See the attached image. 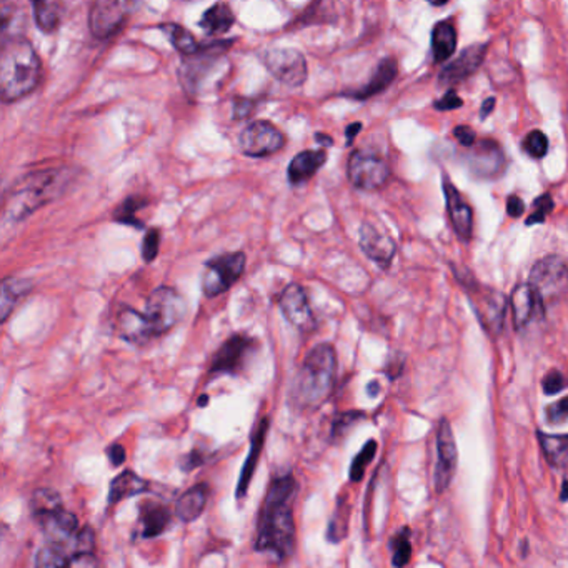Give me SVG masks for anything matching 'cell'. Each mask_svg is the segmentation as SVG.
Wrapping results in <instances>:
<instances>
[{"mask_svg":"<svg viewBox=\"0 0 568 568\" xmlns=\"http://www.w3.org/2000/svg\"><path fill=\"white\" fill-rule=\"evenodd\" d=\"M297 480L292 474L275 478L267 491L258 515L256 550L282 562L292 556L296 547L294 500Z\"/></svg>","mask_w":568,"mask_h":568,"instance_id":"obj_1","label":"cell"},{"mask_svg":"<svg viewBox=\"0 0 568 568\" xmlns=\"http://www.w3.org/2000/svg\"><path fill=\"white\" fill-rule=\"evenodd\" d=\"M337 355L330 344L309 350L292 384L290 399L297 410L312 412L329 401L336 385Z\"/></svg>","mask_w":568,"mask_h":568,"instance_id":"obj_2","label":"cell"},{"mask_svg":"<svg viewBox=\"0 0 568 568\" xmlns=\"http://www.w3.org/2000/svg\"><path fill=\"white\" fill-rule=\"evenodd\" d=\"M74 179L69 167L49 168L28 174L13 183L4 202V217L11 222H20L32 215L40 207L53 202L64 194Z\"/></svg>","mask_w":568,"mask_h":568,"instance_id":"obj_3","label":"cell"},{"mask_svg":"<svg viewBox=\"0 0 568 568\" xmlns=\"http://www.w3.org/2000/svg\"><path fill=\"white\" fill-rule=\"evenodd\" d=\"M39 55L26 37H12L0 44V95L4 102H15L34 91L40 82Z\"/></svg>","mask_w":568,"mask_h":568,"instance_id":"obj_4","label":"cell"},{"mask_svg":"<svg viewBox=\"0 0 568 568\" xmlns=\"http://www.w3.org/2000/svg\"><path fill=\"white\" fill-rule=\"evenodd\" d=\"M36 568H102L95 556V533L82 527L67 543H45L36 556Z\"/></svg>","mask_w":568,"mask_h":568,"instance_id":"obj_5","label":"cell"},{"mask_svg":"<svg viewBox=\"0 0 568 568\" xmlns=\"http://www.w3.org/2000/svg\"><path fill=\"white\" fill-rule=\"evenodd\" d=\"M231 45L232 42L214 40L202 44L200 51L194 55L183 57L179 67V82L187 95H200V92L210 82L208 78L212 76L215 77V74L222 69L220 65L225 62V53Z\"/></svg>","mask_w":568,"mask_h":568,"instance_id":"obj_6","label":"cell"},{"mask_svg":"<svg viewBox=\"0 0 568 568\" xmlns=\"http://www.w3.org/2000/svg\"><path fill=\"white\" fill-rule=\"evenodd\" d=\"M545 309L547 304L562 297L568 290L567 262L558 256L540 258L527 280Z\"/></svg>","mask_w":568,"mask_h":568,"instance_id":"obj_7","label":"cell"},{"mask_svg":"<svg viewBox=\"0 0 568 568\" xmlns=\"http://www.w3.org/2000/svg\"><path fill=\"white\" fill-rule=\"evenodd\" d=\"M187 312V304L181 294L172 287H158L147 298L145 317L152 327L155 337L167 334L172 327L181 322Z\"/></svg>","mask_w":568,"mask_h":568,"instance_id":"obj_8","label":"cell"},{"mask_svg":"<svg viewBox=\"0 0 568 568\" xmlns=\"http://www.w3.org/2000/svg\"><path fill=\"white\" fill-rule=\"evenodd\" d=\"M247 257L244 252L220 254L206 264L202 273V290L206 297H219L227 292L246 272Z\"/></svg>","mask_w":568,"mask_h":568,"instance_id":"obj_9","label":"cell"},{"mask_svg":"<svg viewBox=\"0 0 568 568\" xmlns=\"http://www.w3.org/2000/svg\"><path fill=\"white\" fill-rule=\"evenodd\" d=\"M260 61L272 77L277 78L287 87H302L309 77V67L305 57L288 47H275L260 55Z\"/></svg>","mask_w":568,"mask_h":568,"instance_id":"obj_10","label":"cell"},{"mask_svg":"<svg viewBox=\"0 0 568 568\" xmlns=\"http://www.w3.org/2000/svg\"><path fill=\"white\" fill-rule=\"evenodd\" d=\"M347 175L350 183L361 191H378L390 179V167L382 155L361 149L350 155Z\"/></svg>","mask_w":568,"mask_h":568,"instance_id":"obj_11","label":"cell"},{"mask_svg":"<svg viewBox=\"0 0 568 568\" xmlns=\"http://www.w3.org/2000/svg\"><path fill=\"white\" fill-rule=\"evenodd\" d=\"M284 132L277 129L269 120L250 122L239 137V147L242 154L254 158L277 154L284 149Z\"/></svg>","mask_w":568,"mask_h":568,"instance_id":"obj_12","label":"cell"},{"mask_svg":"<svg viewBox=\"0 0 568 568\" xmlns=\"http://www.w3.org/2000/svg\"><path fill=\"white\" fill-rule=\"evenodd\" d=\"M256 338L246 334H235L227 338L210 363V375H239L247 367L254 350Z\"/></svg>","mask_w":568,"mask_h":568,"instance_id":"obj_13","label":"cell"},{"mask_svg":"<svg viewBox=\"0 0 568 568\" xmlns=\"http://www.w3.org/2000/svg\"><path fill=\"white\" fill-rule=\"evenodd\" d=\"M468 292L482 327L491 334H499L504 327L505 310L508 304L504 294L489 287H482L475 280L468 284Z\"/></svg>","mask_w":568,"mask_h":568,"instance_id":"obj_14","label":"cell"},{"mask_svg":"<svg viewBox=\"0 0 568 568\" xmlns=\"http://www.w3.org/2000/svg\"><path fill=\"white\" fill-rule=\"evenodd\" d=\"M134 9L132 2L124 0H97L89 13V28L95 39H109L126 24Z\"/></svg>","mask_w":568,"mask_h":568,"instance_id":"obj_15","label":"cell"},{"mask_svg":"<svg viewBox=\"0 0 568 568\" xmlns=\"http://www.w3.org/2000/svg\"><path fill=\"white\" fill-rule=\"evenodd\" d=\"M279 307L287 322L302 332H310L317 323L310 307L309 296L305 288L297 282L287 285L280 292Z\"/></svg>","mask_w":568,"mask_h":568,"instance_id":"obj_16","label":"cell"},{"mask_svg":"<svg viewBox=\"0 0 568 568\" xmlns=\"http://www.w3.org/2000/svg\"><path fill=\"white\" fill-rule=\"evenodd\" d=\"M457 468V445L452 426L447 418L440 420L437 428V464H435V489L443 491L452 482Z\"/></svg>","mask_w":568,"mask_h":568,"instance_id":"obj_17","label":"cell"},{"mask_svg":"<svg viewBox=\"0 0 568 568\" xmlns=\"http://www.w3.org/2000/svg\"><path fill=\"white\" fill-rule=\"evenodd\" d=\"M487 53V44H474L460 52L457 59H453L450 64L440 72V84L443 85H455L458 82H464L465 78L475 74L478 67L483 62Z\"/></svg>","mask_w":568,"mask_h":568,"instance_id":"obj_18","label":"cell"},{"mask_svg":"<svg viewBox=\"0 0 568 568\" xmlns=\"http://www.w3.org/2000/svg\"><path fill=\"white\" fill-rule=\"evenodd\" d=\"M359 246L361 252L374 260L377 265L382 269H387L395 257V242L388 237L387 233L380 232L377 227L370 223H363L361 227V237H359Z\"/></svg>","mask_w":568,"mask_h":568,"instance_id":"obj_19","label":"cell"},{"mask_svg":"<svg viewBox=\"0 0 568 568\" xmlns=\"http://www.w3.org/2000/svg\"><path fill=\"white\" fill-rule=\"evenodd\" d=\"M117 332L126 342L145 345L154 336L145 313L124 305L117 313Z\"/></svg>","mask_w":568,"mask_h":568,"instance_id":"obj_20","label":"cell"},{"mask_svg":"<svg viewBox=\"0 0 568 568\" xmlns=\"http://www.w3.org/2000/svg\"><path fill=\"white\" fill-rule=\"evenodd\" d=\"M443 194L447 202V210L452 220L453 229L457 235L464 240H470L472 225H474V212L464 200V197L455 189L452 182L443 177Z\"/></svg>","mask_w":568,"mask_h":568,"instance_id":"obj_21","label":"cell"},{"mask_svg":"<svg viewBox=\"0 0 568 568\" xmlns=\"http://www.w3.org/2000/svg\"><path fill=\"white\" fill-rule=\"evenodd\" d=\"M510 307L514 315V325L518 330L525 329L537 312H543V305L529 282H522L512 290Z\"/></svg>","mask_w":568,"mask_h":568,"instance_id":"obj_22","label":"cell"},{"mask_svg":"<svg viewBox=\"0 0 568 568\" xmlns=\"http://www.w3.org/2000/svg\"><path fill=\"white\" fill-rule=\"evenodd\" d=\"M269 426H271V420L269 418H262L258 422L256 430L252 432V440H250V450L247 455L246 464L244 468L240 472V478H239V483H237V499H244L246 497L247 491L250 487V480L254 477V472L257 468L258 458H260V453L264 450V443L267 439V432H269Z\"/></svg>","mask_w":568,"mask_h":568,"instance_id":"obj_23","label":"cell"},{"mask_svg":"<svg viewBox=\"0 0 568 568\" xmlns=\"http://www.w3.org/2000/svg\"><path fill=\"white\" fill-rule=\"evenodd\" d=\"M325 162H327V152L325 150H304V152H300L290 160L288 168H287L288 183L294 185V187L305 183L319 172V168L323 167Z\"/></svg>","mask_w":568,"mask_h":568,"instance_id":"obj_24","label":"cell"},{"mask_svg":"<svg viewBox=\"0 0 568 568\" xmlns=\"http://www.w3.org/2000/svg\"><path fill=\"white\" fill-rule=\"evenodd\" d=\"M397 72H399L397 61L392 59V57H387V59H384L380 64L377 65L374 76L370 77L369 84H365L361 89L349 92V93H345V95L352 97V99H357V101L370 99V97H374L377 93L385 91L388 85L397 77Z\"/></svg>","mask_w":568,"mask_h":568,"instance_id":"obj_25","label":"cell"},{"mask_svg":"<svg viewBox=\"0 0 568 568\" xmlns=\"http://www.w3.org/2000/svg\"><path fill=\"white\" fill-rule=\"evenodd\" d=\"M208 493L210 491H208L207 483H199L185 493H182L181 499L175 504V515L179 516L185 523L197 520L206 510Z\"/></svg>","mask_w":568,"mask_h":568,"instance_id":"obj_26","label":"cell"},{"mask_svg":"<svg viewBox=\"0 0 568 568\" xmlns=\"http://www.w3.org/2000/svg\"><path fill=\"white\" fill-rule=\"evenodd\" d=\"M147 491H149V483L142 477H139L132 470H126L110 482L107 500L109 505H116L130 497L142 495Z\"/></svg>","mask_w":568,"mask_h":568,"instance_id":"obj_27","label":"cell"},{"mask_svg":"<svg viewBox=\"0 0 568 568\" xmlns=\"http://www.w3.org/2000/svg\"><path fill=\"white\" fill-rule=\"evenodd\" d=\"M172 514L166 505L149 502L141 507V527L143 539H155L167 530Z\"/></svg>","mask_w":568,"mask_h":568,"instance_id":"obj_28","label":"cell"},{"mask_svg":"<svg viewBox=\"0 0 568 568\" xmlns=\"http://www.w3.org/2000/svg\"><path fill=\"white\" fill-rule=\"evenodd\" d=\"M233 24H235V15L231 5L225 2H217L212 7H208L202 15V19L199 20V26L202 27L207 36H222L229 32Z\"/></svg>","mask_w":568,"mask_h":568,"instance_id":"obj_29","label":"cell"},{"mask_svg":"<svg viewBox=\"0 0 568 568\" xmlns=\"http://www.w3.org/2000/svg\"><path fill=\"white\" fill-rule=\"evenodd\" d=\"M32 11L40 30L45 34H52L62 24L65 4L57 0H39L32 4Z\"/></svg>","mask_w":568,"mask_h":568,"instance_id":"obj_30","label":"cell"},{"mask_svg":"<svg viewBox=\"0 0 568 568\" xmlns=\"http://www.w3.org/2000/svg\"><path fill=\"white\" fill-rule=\"evenodd\" d=\"M32 290V284L24 279H5L2 282V298H0V321L5 322L12 313L17 304L26 298Z\"/></svg>","mask_w":568,"mask_h":568,"instance_id":"obj_31","label":"cell"},{"mask_svg":"<svg viewBox=\"0 0 568 568\" xmlns=\"http://www.w3.org/2000/svg\"><path fill=\"white\" fill-rule=\"evenodd\" d=\"M457 49V32L455 27L449 22H439L432 30V52L434 62L442 64L452 57Z\"/></svg>","mask_w":568,"mask_h":568,"instance_id":"obj_32","label":"cell"},{"mask_svg":"<svg viewBox=\"0 0 568 568\" xmlns=\"http://www.w3.org/2000/svg\"><path fill=\"white\" fill-rule=\"evenodd\" d=\"M477 152L475 157H472V168L474 172L477 174H483V175H491L499 172L500 164L504 162V155H502V149L491 141H482L478 142Z\"/></svg>","mask_w":568,"mask_h":568,"instance_id":"obj_33","label":"cell"},{"mask_svg":"<svg viewBox=\"0 0 568 568\" xmlns=\"http://www.w3.org/2000/svg\"><path fill=\"white\" fill-rule=\"evenodd\" d=\"M545 458L556 468L568 467V435H548L539 432Z\"/></svg>","mask_w":568,"mask_h":568,"instance_id":"obj_34","label":"cell"},{"mask_svg":"<svg viewBox=\"0 0 568 568\" xmlns=\"http://www.w3.org/2000/svg\"><path fill=\"white\" fill-rule=\"evenodd\" d=\"M158 28L166 34V37L170 40L172 47H174L175 51L181 52L183 57L194 55V53L200 51V47H202V44H199V42L195 40L194 36H192L187 28L179 26V24L168 22V24H160Z\"/></svg>","mask_w":568,"mask_h":568,"instance_id":"obj_35","label":"cell"},{"mask_svg":"<svg viewBox=\"0 0 568 568\" xmlns=\"http://www.w3.org/2000/svg\"><path fill=\"white\" fill-rule=\"evenodd\" d=\"M149 204L147 199L139 197V195H132L127 197L120 206L117 207L114 212V220L120 222L124 225H130L135 229H143V223L137 219V212Z\"/></svg>","mask_w":568,"mask_h":568,"instance_id":"obj_36","label":"cell"},{"mask_svg":"<svg viewBox=\"0 0 568 568\" xmlns=\"http://www.w3.org/2000/svg\"><path fill=\"white\" fill-rule=\"evenodd\" d=\"M375 453H377V442L375 440H369L361 452L355 455V458L352 460L350 465V480L352 482H361L365 474V468L367 465L370 464L374 460Z\"/></svg>","mask_w":568,"mask_h":568,"instance_id":"obj_37","label":"cell"},{"mask_svg":"<svg viewBox=\"0 0 568 568\" xmlns=\"http://www.w3.org/2000/svg\"><path fill=\"white\" fill-rule=\"evenodd\" d=\"M392 548H394V556H392L394 567H405L412 558V545L407 537V531H402L401 535L392 539Z\"/></svg>","mask_w":568,"mask_h":568,"instance_id":"obj_38","label":"cell"},{"mask_svg":"<svg viewBox=\"0 0 568 568\" xmlns=\"http://www.w3.org/2000/svg\"><path fill=\"white\" fill-rule=\"evenodd\" d=\"M523 147L530 157L542 158L548 152V139L542 130H531L523 142Z\"/></svg>","mask_w":568,"mask_h":568,"instance_id":"obj_39","label":"cell"},{"mask_svg":"<svg viewBox=\"0 0 568 568\" xmlns=\"http://www.w3.org/2000/svg\"><path fill=\"white\" fill-rule=\"evenodd\" d=\"M158 247H160V232L158 229H150L145 233L142 242L143 262L150 264L158 256Z\"/></svg>","mask_w":568,"mask_h":568,"instance_id":"obj_40","label":"cell"},{"mask_svg":"<svg viewBox=\"0 0 568 568\" xmlns=\"http://www.w3.org/2000/svg\"><path fill=\"white\" fill-rule=\"evenodd\" d=\"M361 417V413L359 412L342 413V415H338L336 420H334V424H332V435H334L336 439L337 437L345 435V432H347L353 424H357Z\"/></svg>","mask_w":568,"mask_h":568,"instance_id":"obj_41","label":"cell"},{"mask_svg":"<svg viewBox=\"0 0 568 568\" xmlns=\"http://www.w3.org/2000/svg\"><path fill=\"white\" fill-rule=\"evenodd\" d=\"M542 387L547 395H556L565 388V377L558 370H550L543 378Z\"/></svg>","mask_w":568,"mask_h":568,"instance_id":"obj_42","label":"cell"},{"mask_svg":"<svg viewBox=\"0 0 568 568\" xmlns=\"http://www.w3.org/2000/svg\"><path fill=\"white\" fill-rule=\"evenodd\" d=\"M547 418L550 424H562L568 418V397L547 407Z\"/></svg>","mask_w":568,"mask_h":568,"instance_id":"obj_43","label":"cell"},{"mask_svg":"<svg viewBox=\"0 0 568 568\" xmlns=\"http://www.w3.org/2000/svg\"><path fill=\"white\" fill-rule=\"evenodd\" d=\"M254 110H256V103L250 99L240 97V99L233 101V118H237V120H242V118L252 116Z\"/></svg>","mask_w":568,"mask_h":568,"instance_id":"obj_44","label":"cell"},{"mask_svg":"<svg viewBox=\"0 0 568 568\" xmlns=\"http://www.w3.org/2000/svg\"><path fill=\"white\" fill-rule=\"evenodd\" d=\"M464 105V101L455 93V91H449L442 99L434 103L437 110H455Z\"/></svg>","mask_w":568,"mask_h":568,"instance_id":"obj_45","label":"cell"},{"mask_svg":"<svg viewBox=\"0 0 568 568\" xmlns=\"http://www.w3.org/2000/svg\"><path fill=\"white\" fill-rule=\"evenodd\" d=\"M453 137L462 143L464 147H474V143H475V132H474V129L467 127V126L455 127Z\"/></svg>","mask_w":568,"mask_h":568,"instance_id":"obj_46","label":"cell"},{"mask_svg":"<svg viewBox=\"0 0 568 568\" xmlns=\"http://www.w3.org/2000/svg\"><path fill=\"white\" fill-rule=\"evenodd\" d=\"M107 457H109L110 464L114 465V467H120V465L126 462V458H127L126 447H124V445H120V443H114V445H110V447L107 449Z\"/></svg>","mask_w":568,"mask_h":568,"instance_id":"obj_47","label":"cell"},{"mask_svg":"<svg viewBox=\"0 0 568 568\" xmlns=\"http://www.w3.org/2000/svg\"><path fill=\"white\" fill-rule=\"evenodd\" d=\"M507 212H508V215H510V217H515V219H518V217L525 212V204L522 202V199H520V197H516V195H510V197H508V200H507Z\"/></svg>","mask_w":568,"mask_h":568,"instance_id":"obj_48","label":"cell"},{"mask_svg":"<svg viewBox=\"0 0 568 568\" xmlns=\"http://www.w3.org/2000/svg\"><path fill=\"white\" fill-rule=\"evenodd\" d=\"M202 462H204V455L194 450V452H191L189 455H185V457H183V460H182V470L191 472V470L197 468V467L202 464Z\"/></svg>","mask_w":568,"mask_h":568,"instance_id":"obj_49","label":"cell"},{"mask_svg":"<svg viewBox=\"0 0 568 568\" xmlns=\"http://www.w3.org/2000/svg\"><path fill=\"white\" fill-rule=\"evenodd\" d=\"M533 210L537 212H542L545 215H548L552 210H554V200L548 194H543L533 202Z\"/></svg>","mask_w":568,"mask_h":568,"instance_id":"obj_50","label":"cell"},{"mask_svg":"<svg viewBox=\"0 0 568 568\" xmlns=\"http://www.w3.org/2000/svg\"><path fill=\"white\" fill-rule=\"evenodd\" d=\"M493 107H495V99L491 97L487 99L485 102L482 103V109H480V118H487L493 112Z\"/></svg>","mask_w":568,"mask_h":568,"instance_id":"obj_51","label":"cell"},{"mask_svg":"<svg viewBox=\"0 0 568 568\" xmlns=\"http://www.w3.org/2000/svg\"><path fill=\"white\" fill-rule=\"evenodd\" d=\"M361 124H359V122L350 124L349 127H347V130H345V135H347V143H349V145L353 142V139L357 137V134L361 132Z\"/></svg>","mask_w":568,"mask_h":568,"instance_id":"obj_52","label":"cell"},{"mask_svg":"<svg viewBox=\"0 0 568 568\" xmlns=\"http://www.w3.org/2000/svg\"><path fill=\"white\" fill-rule=\"evenodd\" d=\"M315 141L322 143V147H330V145H332V139L327 137L325 134H317V135H315Z\"/></svg>","mask_w":568,"mask_h":568,"instance_id":"obj_53","label":"cell"},{"mask_svg":"<svg viewBox=\"0 0 568 568\" xmlns=\"http://www.w3.org/2000/svg\"><path fill=\"white\" fill-rule=\"evenodd\" d=\"M378 384H377V382H370V384H369V387H367V390H369V394H370V395H372V397H375V395H377V394H378Z\"/></svg>","mask_w":568,"mask_h":568,"instance_id":"obj_54","label":"cell"},{"mask_svg":"<svg viewBox=\"0 0 568 568\" xmlns=\"http://www.w3.org/2000/svg\"><path fill=\"white\" fill-rule=\"evenodd\" d=\"M560 499H562V500H568V482H564V487H562Z\"/></svg>","mask_w":568,"mask_h":568,"instance_id":"obj_55","label":"cell"},{"mask_svg":"<svg viewBox=\"0 0 568 568\" xmlns=\"http://www.w3.org/2000/svg\"><path fill=\"white\" fill-rule=\"evenodd\" d=\"M207 403H208V397H207V395H202V397L197 401L199 407H206Z\"/></svg>","mask_w":568,"mask_h":568,"instance_id":"obj_56","label":"cell"},{"mask_svg":"<svg viewBox=\"0 0 568 568\" xmlns=\"http://www.w3.org/2000/svg\"><path fill=\"white\" fill-rule=\"evenodd\" d=\"M447 2H432V5H445Z\"/></svg>","mask_w":568,"mask_h":568,"instance_id":"obj_57","label":"cell"}]
</instances>
